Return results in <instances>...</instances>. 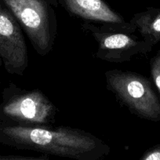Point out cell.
<instances>
[{"label": "cell", "mask_w": 160, "mask_h": 160, "mask_svg": "<svg viewBox=\"0 0 160 160\" xmlns=\"http://www.w3.org/2000/svg\"><path fill=\"white\" fill-rule=\"evenodd\" d=\"M150 72L154 85L156 87L160 97V50L151 59Z\"/></svg>", "instance_id": "obj_9"}, {"label": "cell", "mask_w": 160, "mask_h": 160, "mask_svg": "<svg viewBox=\"0 0 160 160\" xmlns=\"http://www.w3.org/2000/svg\"><path fill=\"white\" fill-rule=\"evenodd\" d=\"M139 160H160V144L146 151Z\"/></svg>", "instance_id": "obj_11"}, {"label": "cell", "mask_w": 160, "mask_h": 160, "mask_svg": "<svg viewBox=\"0 0 160 160\" xmlns=\"http://www.w3.org/2000/svg\"><path fill=\"white\" fill-rule=\"evenodd\" d=\"M82 28L98 42L95 58L107 62H127L137 55L150 53L153 49V46L133 34L108 30L90 22L83 23Z\"/></svg>", "instance_id": "obj_5"}, {"label": "cell", "mask_w": 160, "mask_h": 160, "mask_svg": "<svg viewBox=\"0 0 160 160\" xmlns=\"http://www.w3.org/2000/svg\"><path fill=\"white\" fill-rule=\"evenodd\" d=\"M56 105L38 89L26 90L10 82L0 103V122L27 127H51L56 122Z\"/></svg>", "instance_id": "obj_2"}, {"label": "cell", "mask_w": 160, "mask_h": 160, "mask_svg": "<svg viewBox=\"0 0 160 160\" xmlns=\"http://www.w3.org/2000/svg\"><path fill=\"white\" fill-rule=\"evenodd\" d=\"M0 160H50L48 155H44L39 156H24V155H0Z\"/></svg>", "instance_id": "obj_10"}, {"label": "cell", "mask_w": 160, "mask_h": 160, "mask_svg": "<svg viewBox=\"0 0 160 160\" xmlns=\"http://www.w3.org/2000/svg\"><path fill=\"white\" fill-rule=\"evenodd\" d=\"M104 76L107 90L132 114L160 122V100L148 78L137 72L118 69L107 71Z\"/></svg>", "instance_id": "obj_4"}, {"label": "cell", "mask_w": 160, "mask_h": 160, "mask_svg": "<svg viewBox=\"0 0 160 160\" xmlns=\"http://www.w3.org/2000/svg\"><path fill=\"white\" fill-rule=\"evenodd\" d=\"M0 144L74 160H103L111 148L95 135L71 127H27L0 122Z\"/></svg>", "instance_id": "obj_1"}, {"label": "cell", "mask_w": 160, "mask_h": 160, "mask_svg": "<svg viewBox=\"0 0 160 160\" xmlns=\"http://www.w3.org/2000/svg\"><path fill=\"white\" fill-rule=\"evenodd\" d=\"M14 16L35 51L47 56L58 34L57 0H0Z\"/></svg>", "instance_id": "obj_3"}, {"label": "cell", "mask_w": 160, "mask_h": 160, "mask_svg": "<svg viewBox=\"0 0 160 160\" xmlns=\"http://www.w3.org/2000/svg\"><path fill=\"white\" fill-rule=\"evenodd\" d=\"M69 14L86 21L101 24L111 31L133 34L136 27L111 8L104 0H57Z\"/></svg>", "instance_id": "obj_7"}, {"label": "cell", "mask_w": 160, "mask_h": 160, "mask_svg": "<svg viewBox=\"0 0 160 160\" xmlns=\"http://www.w3.org/2000/svg\"><path fill=\"white\" fill-rule=\"evenodd\" d=\"M0 59L10 75H21L28 67L23 30L16 18L0 1Z\"/></svg>", "instance_id": "obj_6"}, {"label": "cell", "mask_w": 160, "mask_h": 160, "mask_svg": "<svg viewBox=\"0 0 160 160\" xmlns=\"http://www.w3.org/2000/svg\"><path fill=\"white\" fill-rule=\"evenodd\" d=\"M130 22L148 43L154 47L160 42V8L148 7L144 11L134 13Z\"/></svg>", "instance_id": "obj_8"}]
</instances>
